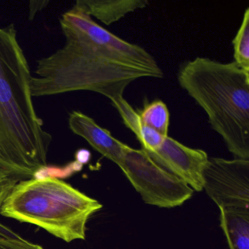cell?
<instances>
[{"label":"cell","mask_w":249,"mask_h":249,"mask_svg":"<svg viewBox=\"0 0 249 249\" xmlns=\"http://www.w3.org/2000/svg\"><path fill=\"white\" fill-rule=\"evenodd\" d=\"M18 181L20 180L0 169V208L5 198Z\"/></svg>","instance_id":"obj_14"},{"label":"cell","mask_w":249,"mask_h":249,"mask_svg":"<svg viewBox=\"0 0 249 249\" xmlns=\"http://www.w3.org/2000/svg\"><path fill=\"white\" fill-rule=\"evenodd\" d=\"M138 112L144 124L158 131L164 136H168L170 112L164 102L154 100L145 104L143 108Z\"/></svg>","instance_id":"obj_12"},{"label":"cell","mask_w":249,"mask_h":249,"mask_svg":"<svg viewBox=\"0 0 249 249\" xmlns=\"http://www.w3.org/2000/svg\"><path fill=\"white\" fill-rule=\"evenodd\" d=\"M68 124L74 134L86 140L97 152L119 167L122 165L130 147L113 137L110 131L82 112L75 110L70 113Z\"/></svg>","instance_id":"obj_8"},{"label":"cell","mask_w":249,"mask_h":249,"mask_svg":"<svg viewBox=\"0 0 249 249\" xmlns=\"http://www.w3.org/2000/svg\"><path fill=\"white\" fill-rule=\"evenodd\" d=\"M31 78L15 26L0 27V169L19 180L47 167L52 141L35 109Z\"/></svg>","instance_id":"obj_2"},{"label":"cell","mask_w":249,"mask_h":249,"mask_svg":"<svg viewBox=\"0 0 249 249\" xmlns=\"http://www.w3.org/2000/svg\"><path fill=\"white\" fill-rule=\"evenodd\" d=\"M59 21L65 45L37 61L36 76L30 82L33 97L89 91L112 102L124 97L126 87L136 80L164 76L134 63L139 46L107 31L74 7Z\"/></svg>","instance_id":"obj_1"},{"label":"cell","mask_w":249,"mask_h":249,"mask_svg":"<svg viewBox=\"0 0 249 249\" xmlns=\"http://www.w3.org/2000/svg\"><path fill=\"white\" fill-rule=\"evenodd\" d=\"M234 62L249 73V8L243 15L241 25L232 40Z\"/></svg>","instance_id":"obj_13"},{"label":"cell","mask_w":249,"mask_h":249,"mask_svg":"<svg viewBox=\"0 0 249 249\" xmlns=\"http://www.w3.org/2000/svg\"><path fill=\"white\" fill-rule=\"evenodd\" d=\"M111 103L120 114L125 126L135 134L142 145V150L152 152L161 146L167 136L144 124L138 110H135L124 97L112 101Z\"/></svg>","instance_id":"obj_10"},{"label":"cell","mask_w":249,"mask_h":249,"mask_svg":"<svg viewBox=\"0 0 249 249\" xmlns=\"http://www.w3.org/2000/svg\"><path fill=\"white\" fill-rule=\"evenodd\" d=\"M146 0H78L74 8L110 25L136 10L145 8Z\"/></svg>","instance_id":"obj_9"},{"label":"cell","mask_w":249,"mask_h":249,"mask_svg":"<svg viewBox=\"0 0 249 249\" xmlns=\"http://www.w3.org/2000/svg\"><path fill=\"white\" fill-rule=\"evenodd\" d=\"M221 227L230 249H249V211L220 210Z\"/></svg>","instance_id":"obj_11"},{"label":"cell","mask_w":249,"mask_h":249,"mask_svg":"<svg viewBox=\"0 0 249 249\" xmlns=\"http://www.w3.org/2000/svg\"><path fill=\"white\" fill-rule=\"evenodd\" d=\"M91 153L87 149H80L75 154L76 161L81 164H87L91 160Z\"/></svg>","instance_id":"obj_17"},{"label":"cell","mask_w":249,"mask_h":249,"mask_svg":"<svg viewBox=\"0 0 249 249\" xmlns=\"http://www.w3.org/2000/svg\"><path fill=\"white\" fill-rule=\"evenodd\" d=\"M146 153L158 165L184 181L193 190H203V172L209 160L203 150L189 148L167 136L158 149Z\"/></svg>","instance_id":"obj_7"},{"label":"cell","mask_w":249,"mask_h":249,"mask_svg":"<svg viewBox=\"0 0 249 249\" xmlns=\"http://www.w3.org/2000/svg\"><path fill=\"white\" fill-rule=\"evenodd\" d=\"M0 249H44L40 245L24 238L14 240H0Z\"/></svg>","instance_id":"obj_15"},{"label":"cell","mask_w":249,"mask_h":249,"mask_svg":"<svg viewBox=\"0 0 249 249\" xmlns=\"http://www.w3.org/2000/svg\"><path fill=\"white\" fill-rule=\"evenodd\" d=\"M103 205L53 177L18 181L0 208L5 217L43 228L67 243L85 240L90 217Z\"/></svg>","instance_id":"obj_4"},{"label":"cell","mask_w":249,"mask_h":249,"mask_svg":"<svg viewBox=\"0 0 249 249\" xmlns=\"http://www.w3.org/2000/svg\"><path fill=\"white\" fill-rule=\"evenodd\" d=\"M203 189L220 210L249 211V160L209 158Z\"/></svg>","instance_id":"obj_6"},{"label":"cell","mask_w":249,"mask_h":249,"mask_svg":"<svg viewBox=\"0 0 249 249\" xmlns=\"http://www.w3.org/2000/svg\"><path fill=\"white\" fill-rule=\"evenodd\" d=\"M49 2H40V4H39V5H37L36 7H33L30 6V18H33V17H35V15H36V12H37V11H40V10H41L42 8H43V7L46 6V5H43V4L48 3Z\"/></svg>","instance_id":"obj_18"},{"label":"cell","mask_w":249,"mask_h":249,"mask_svg":"<svg viewBox=\"0 0 249 249\" xmlns=\"http://www.w3.org/2000/svg\"><path fill=\"white\" fill-rule=\"evenodd\" d=\"M22 238V237L13 231L9 227L0 223V240H20Z\"/></svg>","instance_id":"obj_16"},{"label":"cell","mask_w":249,"mask_h":249,"mask_svg":"<svg viewBox=\"0 0 249 249\" xmlns=\"http://www.w3.org/2000/svg\"><path fill=\"white\" fill-rule=\"evenodd\" d=\"M178 81L234 159L249 160V73L234 62L196 57L181 66Z\"/></svg>","instance_id":"obj_3"},{"label":"cell","mask_w":249,"mask_h":249,"mask_svg":"<svg viewBox=\"0 0 249 249\" xmlns=\"http://www.w3.org/2000/svg\"><path fill=\"white\" fill-rule=\"evenodd\" d=\"M119 167L148 205L175 208L193 195L194 190L190 186L158 165L142 149L130 147Z\"/></svg>","instance_id":"obj_5"}]
</instances>
